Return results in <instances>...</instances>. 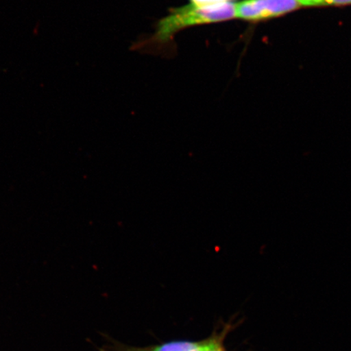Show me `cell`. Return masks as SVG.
Returning <instances> with one entry per match:
<instances>
[{
    "label": "cell",
    "mask_w": 351,
    "mask_h": 351,
    "mask_svg": "<svg viewBox=\"0 0 351 351\" xmlns=\"http://www.w3.org/2000/svg\"><path fill=\"white\" fill-rule=\"evenodd\" d=\"M236 19V3H227L216 5H188L171 8L168 15L158 21L151 43H168L176 34L193 26L219 23Z\"/></svg>",
    "instance_id": "1"
},
{
    "label": "cell",
    "mask_w": 351,
    "mask_h": 351,
    "mask_svg": "<svg viewBox=\"0 0 351 351\" xmlns=\"http://www.w3.org/2000/svg\"><path fill=\"white\" fill-rule=\"evenodd\" d=\"M236 326L237 324L231 319L218 326L209 337L199 341H172L143 348L116 344L113 351H228L226 340Z\"/></svg>",
    "instance_id": "2"
},
{
    "label": "cell",
    "mask_w": 351,
    "mask_h": 351,
    "mask_svg": "<svg viewBox=\"0 0 351 351\" xmlns=\"http://www.w3.org/2000/svg\"><path fill=\"white\" fill-rule=\"evenodd\" d=\"M302 7L300 0H243L236 3V19L250 22L270 20Z\"/></svg>",
    "instance_id": "3"
},
{
    "label": "cell",
    "mask_w": 351,
    "mask_h": 351,
    "mask_svg": "<svg viewBox=\"0 0 351 351\" xmlns=\"http://www.w3.org/2000/svg\"><path fill=\"white\" fill-rule=\"evenodd\" d=\"M232 0H191V3L199 6L216 5V4L232 3Z\"/></svg>",
    "instance_id": "4"
},
{
    "label": "cell",
    "mask_w": 351,
    "mask_h": 351,
    "mask_svg": "<svg viewBox=\"0 0 351 351\" xmlns=\"http://www.w3.org/2000/svg\"><path fill=\"white\" fill-rule=\"evenodd\" d=\"M302 7L326 6L328 0H300Z\"/></svg>",
    "instance_id": "5"
},
{
    "label": "cell",
    "mask_w": 351,
    "mask_h": 351,
    "mask_svg": "<svg viewBox=\"0 0 351 351\" xmlns=\"http://www.w3.org/2000/svg\"><path fill=\"white\" fill-rule=\"evenodd\" d=\"M350 4L351 0H328L326 6H346Z\"/></svg>",
    "instance_id": "6"
}]
</instances>
